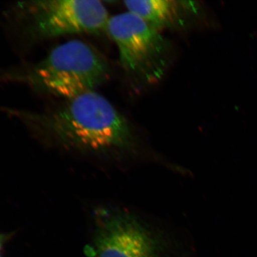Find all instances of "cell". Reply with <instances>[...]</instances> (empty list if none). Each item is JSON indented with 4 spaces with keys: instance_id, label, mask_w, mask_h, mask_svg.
<instances>
[{
    "instance_id": "obj_1",
    "label": "cell",
    "mask_w": 257,
    "mask_h": 257,
    "mask_svg": "<svg viewBox=\"0 0 257 257\" xmlns=\"http://www.w3.org/2000/svg\"><path fill=\"white\" fill-rule=\"evenodd\" d=\"M58 147L97 157L137 155L141 139L127 118L95 91L64 99L37 120Z\"/></svg>"
},
{
    "instance_id": "obj_2",
    "label": "cell",
    "mask_w": 257,
    "mask_h": 257,
    "mask_svg": "<svg viewBox=\"0 0 257 257\" xmlns=\"http://www.w3.org/2000/svg\"><path fill=\"white\" fill-rule=\"evenodd\" d=\"M110 74L104 57L86 42H64L55 47L28 74L34 87L64 99L95 91Z\"/></svg>"
},
{
    "instance_id": "obj_3",
    "label": "cell",
    "mask_w": 257,
    "mask_h": 257,
    "mask_svg": "<svg viewBox=\"0 0 257 257\" xmlns=\"http://www.w3.org/2000/svg\"><path fill=\"white\" fill-rule=\"evenodd\" d=\"M178 243L170 234L121 209L96 213L89 257H177Z\"/></svg>"
},
{
    "instance_id": "obj_4",
    "label": "cell",
    "mask_w": 257,
    "mask_h": 257,
    "mask_svg": "<svg viewBox=\"0 0 257 257\" xmlns=\"http://www.w3.org/2000/svg\"><path fill=\"white\" fill-rule=\"evenodd\" d=\"M117 47L120 65L139 86L156 84L165 73L168 44L160 31L130 12L110 17L106 32Z\"/></svg>"
},
{
    "instance_id": "obj_5",
    "label": "cell",
    "mask_w": 257,
    "mask_h": 257,
    "mask_svg": "<svg viewBox=\"0 0 257 257\" xmlns=\"http://www.w3.org/2000/svg\"><path fill=\"white\" fill-rule=\"evenodd\" d=\"M28 7L32 30L43 38L101 33L110 18L98 0H45Z\"/></svg>"
},
{
    "instance_id": "obj_6",
    "label": "cell",
    "mask_w": 257,
    "mask_h": 257,
    "mask_svg": "<svg viewBox=\"0 0 257 257\" xmlns=\"http://www.w3.org/2000/svg\"><path fill=\"white\" fill-rule=\"evenodd\" d=\"M127 12L160 31L171 26L178 18V3L170 0H130L123 2Z\"/></svg>"
},
{
    "instance_id": "obj_7",
    "label": "cell",
    "mask_w": 257,
    "mask_h": 257,
    "mask_svg": "<svg viewBox=\"0 0 257 257\" xmlns=\"http://www.w3.org/2000/svg\"><path fill=\"white\" fill-rule=\"evenodd\" d=\"M1 246H2V239H1V238H0V249H1Z\"/></svg>"
}]
</instances>
